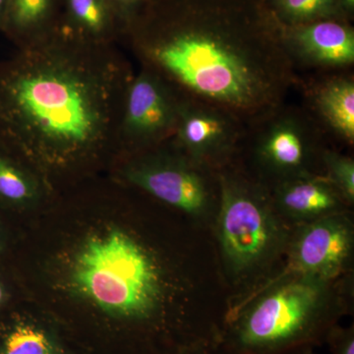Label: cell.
I'll list each match as a JSON object with an SVG mask.
<instances>
[{
	"label": "cell",
	"mask_w": 354,
	"mask_h": 354,
	"mask_svg": "<svg viewBox=\"0 0 354 354\" xmlns=\"http://www.w3.org/2000/svg\"><path fill=\"white\" fill-rule=\"evenodd\" d=\"M134 74L115 44L85 41L59 22L0 68V145L46 186L109 153L118 157Z\"/></svg>",
	"instance_id": "cell-1"
},
{
	"label": "cell",
	"mask_w": 354,
	"mask_h": 354,
	"mask_svg": "<svg viewBox=\"0 0 354 354\" xmlns=\"http://www.w3.org/2000/svg\"><path fill=\"white\" fill-rule=\"evenodd\" d=\"M125 36L140 67L246 125L297 83L267 0H147Z\"/></svg>",
	"instance_id": "cell-2"
},
{
	"label": "cell",
	"mask_w": 354,
	"mask_h": 354,
	"mask_svg": "<svg viewBox=\"0 0 354 354\" xmlns=\"http://www.w3.org/2000/svg\"><path fill=\"white\" fill-rule=\"evenodd\" d=\"M335 281L279 274L230 310L212 353L283 354L324 341L344 313Z\"/></svg>",
	"instance_id": "cell-3"
},
{
	"label": "cell",
	"mask_w": 354,
	"mask_h": 354,
	"mask_svg": "<svg viewBox=\"0 0 354 354\" xmlns=\"http://www.w3.org/2000/svg\"><path fill=\"white\" fill-rule=\"evenodd\" d=\"M66 274L75 297L111 318L152 322L164 307L162 266L122 228L109 227L86 235L70 257Z\"/></svg>",
	"instance_id": "cell-4"
},
{
	"label": "cell",
	"mask_w": 354,
	"mask_h": 354,
	"mask_svg": "<svg viewBox=\"0 0 354 354\" xmlns=\"http://www.w3.org/2000/svg\"><path fill=\"white\" fill-rule=\"evenodd\" d=\"M216 176V232L225 269L236 281L257 276L288 248L290 234L267 187L232 165Z\"/></svg>",
	"instance_id": "cell-5"
},
{
	"label": "cell",
	"mask_w": 354,
	"mask_h": 354,
	"mask_svg": "<svg viewBox=\"0 0 354 354\" xmlns=\"http://www.w3.org/2000/svg\"><path fill=\"white\" fill-rule=\"evenodd\" d=\"M325 133L308 109L283 102L246 125L242 145L250 148L258 183L270 189L293 177L321 174L316 167H323Z\"/></svg>",
	"instance_id": "cell-6"
},
{
	"label": "cell",
	"mask_w": 354,
	"mask_h": 354,
	"mask_svg": "<svg viewBox=\"0 0 354 354\" xmlns=\"http://www.w3.org/2000/svg\"><path fill=\"white\" fill-rule=\"evenodd\" d=\"M123 183L195 218H204L218 201L216 172L193 162L171 140L123 158Z\"/></svg>",
	"instance_id": "cell-7"
},
{
	"label": "cell",
	"mask_w": 354,
	"mask_h": 354,
	"mask_svg": "<svg viewBox=\"0 0 354 354\" xmlns=\"http://www.w3.org/2000/svg\"><path fill=\"white\" fill-rule=\"evenodd\" d=\"M180 100L160 76L140 67L125 95L118 133V157L145 152L171 140Z\"/></svg>",
	"instance_id": "cell-8"
},
{
	"label": "cell",
	"mask_w": 354,
	"mask_h": 354,
	"mask_svg": "<svg viewBox=\"0 0 354 354\" xmlns=\"http://www.w3.org/2000/svg\"><path fill=\"white\" fill-rule=\"evenodd\" d=\"M246 124L227 109L181 97L171 141L193 162L213 171L232 165Z\"/></svg>",
	"instance_id": "cell-9"
},
{
	"label": "cell",
	"mask_w": 354,
	"mask_h": 354,
	"mask_svg": "<svg viewBox=\"0 0 354 354\" xmlns=\"http://www.w3.org/2000/svg\"><path fill=\"white\" fill-rule=\"evenodd\" d=\"M353 247V223L344 212L302 223L290 237L288 265L281 274L335 281L351 266Z\"/></svg>",
	"instance_id": "cell-10"
},
{
	"label": "cell",
	"mask_w": 354,
	"mask_h": 354,
	"mask_svg": "<svg viewBox=\"0 0 354 354\" xmlns=\"http://www.w3.org/2000/svg\"><path fill=\"white\" fill-rule=\"evenodd\" d=\"M283 41L295 68L339 72L354 64V31L344 20L283 26Z\"/></svg>",
	"instance_id": "cell-11"
},
{
	"label": "cell",
	"mask_w": 354,
	"mask_h": 354,
	"mask_svg": "<svg viewBox=\"0 0 354 354\" xmlns=\"http://www.w3.org/2000/svg\"><path fill=\"white\" fill-rule=\"evenodd\" d=\"M281 218L306 223L346 211V204L322 174L293 177L269 189Z\"/></svg>",
	"instance_id": "cell-12"
},
{
	"label": "cell",
	"mask_w": 354,
	"mask_h": 354,
	"mask_svg": "<svg viewBox=\"0 0 354 354\" xmlns=\"http://www.w3.org/2000/svg\"><path fill=\"white\" fill-rule=\"evenodd\" d=\"M308 111L326 133L348 145L354 143V79L342 71L333 72L307 88Z\"/></svg>",
	"instance_id": "cell-13"
},
{
	"label": "cell",
	"mask_w": 354,
	"mask_h": 354,
	"mask_svg": "<svg viewBox=\"0 0 354 354\" xmlns=\"http://www.w3.org/2000/svg\"><path fill=\"white\" fill-rule=\"evenodd\" d=\"M60 22L72 34L95 44H115L127 25L111 0H64Z\"/></svg>",
	"instance_id": "cell-14"
},
{
	"label": "cell",
	"mask_w": 354,
	"mask_h": 354,
	"mask_svg": "<svg viewBox=\"0 0 354 354\" xmlns=\"http://www.w3.org/2000/svg\"><path fill=\"white\" fill-rule=\"evenodd\" d=\"M60 19L57 0H7L1 30L20 48L50 34Z\"/></svg>",
	"instance_id": "cell-15"
},
{
	"label": "cell",
	"mask_w": 354,
	"mask_h": 354,
	"mask_svg": "<svg viewBox=\"0 0 354 354\" xmlns=\"http://www.w3.org/2000/svg\"><path fill=\"white\" fill-rule=\"evenodd\" d=\"M46 188L31 167L0 145V204L28 208L43 199Z\"/></svg>",
	"instance_id": "cell-16"
},
{
	"label": "cell",
	"mask_w": 354,
	"mask_h": 354,
	"mask_svg": "<svg viewBox=\"0 0 354 354\" xmlns=\"http://www.w3.org/2000/svg\"><path fill=\"white\" fill-rule=\"evenodd\" d=\"M267 2L274 18L286 27L322 20H344L346 15L341 0H267Z\"/></svg>",
	"instance_id": "cell-17"
},
{
	"label": "cell",
	"mask_w": 354,
	"mask_h": 354,
	"mask_svg": "<svg viewBox=\"0 0 354 354\" xmlns=\"http://www.w3.org/2000/svg\"><path fill=\"white\" fill-rule=\"evenodd\" d=\"M0 354H65L46 330L27 321L16 320L0 337Z\"/></svg>",
	"instance_id": "cell-18"
},
{
	"label": "cell",
	"mask_w": 354,
	"mask_h": 354,
	"mask_svg": "<svg viewBox=\"0 0 354 354\" xmlns=\"http://www.w3.org/2000/svg\"><path fill=\"white\" fill-rule=\"evenodd\" d=\"M324 176L341 194L348 206L354 203V160L326 148L322 155Z\"/></svg>",
	"instance_id": "cell-19"
},
{
	"label": "cell",
	"mask_w": 354,
	"mask_h": 354,
	"mask_svg": "<svg viewBox=\"0 0 354 354\" xmlns=\"http://www.w3.org/2000/svg\"><path fill=\"white\" fill-rule=\"evenodd\" d=\"M324 341L329 344L332 354H354L353 326L342 328L335 324L328 330Z\"/></svg>",
	"instance_id": "cell-20"
},
{
	"label": "cell",
	"mask_w": 354,
	"mask_h": 354,
	"mask_svg": "<svg viewBox=\"0 0 354 354\" xmlns=\"http://www.w3.org/2000/svg\"><path fill=\"white\" fill-rule=\"evenodd\" d=\"M146 1L147 0H111L127 25V32Z\"/></svg>",
	"instance_id": "cell-21"
},
{
	"label": "cell",
	"mask_w": 354,
	"mask_h": 354,
	"mask_svg": "<svg viewBox=\"0 0 354 354\" xmlns=\"http://www.w3.org/2000/svg\"><path fill=\"white\" fill-rule=\"evenodd\" d=\"M176 354H213L207 339H199L190 342Z\"/></svg>",
	"instance_id": "cell-22"
},
{
	"label": "cell",
	"mask_w": 354,
	"mask_h": 354,
	"mask_svg": "<svg viewBox=\"0 0 354 354\" xmlns=\"http://www.w3.org/2000/svg\"><path fill=\"white\" fill-rule=\"evenodd\" d=\"M9 299H10V291L8 290L6 279L0 274V309L6 306Z\"/></svg>",
	"instance_id": "cell-23"
},
{
	"label": "cell",
	"mask_w": 354,
	"mask_h": 354,
	"mask_svg": "<svg viewBox=\"0 0 354 354\" xmlns=\"http://www.w3.org/2000/svg\"><path fill=\"white\" fill-rule=\"evenodd\" d=\"M342 7L346 15H351L354 9V0H341Z\"/></svg>",
	"instance_id": "cell-24"
},
{
	"label": "cell",
	"mask_w": 354,
	"mask_h": 354,
	"mask_svg": "<svg viewBox=\"0 0 354 354\" xmlns=\"http://www.w3.org/2000/svg\"><path fill=\"white\" fill-rule=\"evenodd\" d=\"M283 354H316L311 351V346H304V348H299L297 349H292V351H288V353Z\"/></svg>",
	"instance_id": "cell-25"
},
{
	"label": "cell",
	"mask_w": 354,
	"mask_h": 354,
	"mask_svg": "<svg viewBox=\"0 0 354 354\" xmlns=\"http://www.w3.org/2000/svg\"><path fill=\"white\" fill-rule=\"evenodd\" d=\"M6 235H4L3 230H2L1 225H0V254L3 253V251L6 250Z\"/></svg>",
	"instance_id": "cell-26"
},
{
	"label": "cell",
	"mask_w": 354,
	"mask_h": 354,
	"mask_svg": "<svg viewBox=\"0 0 354 354\" xmlns=\"http://www.w3.org/2000/svg\"><path fill=\"white\" fill-rule=\"evenodd\" d=\"M7 0H0V30H1L2 21H3L4 12H6Z\"/></svg>",
	"instance_id": "cell-27"
}]
</instances>
